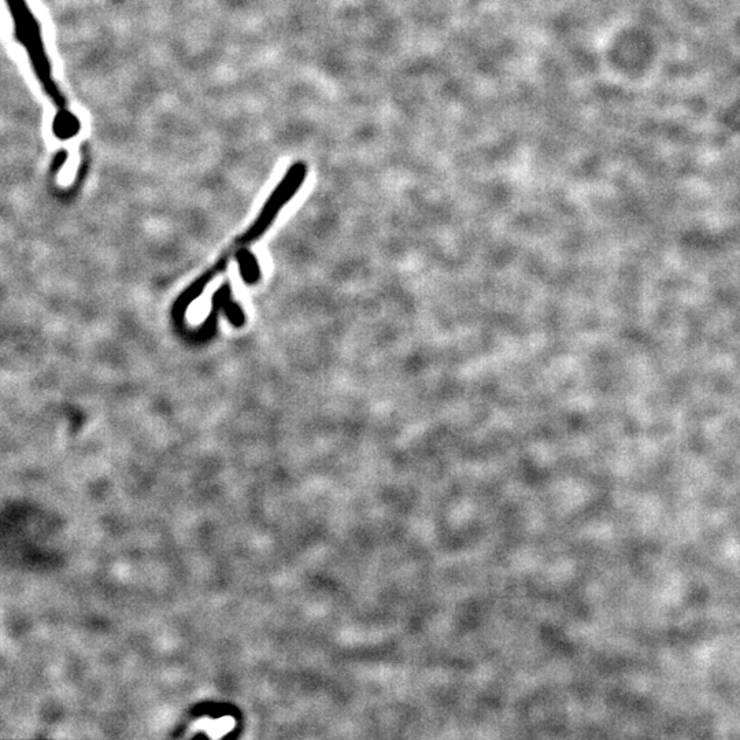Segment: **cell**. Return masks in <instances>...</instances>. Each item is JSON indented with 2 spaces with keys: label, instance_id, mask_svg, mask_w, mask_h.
Returning a JSON list of instances; mask_svg holds the SVG:
<instances>
[{
  "label": "cell",
  "instance_id": "cell-1",
  "mask_svg": "<svg viewBox=\"0 0 740 740\" xmlns=\"http://www.w3.org/2000/svg\"><path fill=\"white\" fill-rule=\"evenodd\" d=\"M6 2L13 16L14 32H16L18 42L27 50L37 79L54 105L61 111H68V102L53 80V73H51L53 70H51L50 59L47 57L46 46H44L42 29H40L35 14L29 9L27 0H6Z\"/></svg>",
  "mask_w": 740,
  "mask_h": 740
},
{
  "label": "cell",
  "instance_id": "cell-2",
  "mask_svg": "<svg viewBox=\"0 0 740 740\" xmlns=\"http://www.w3.org/2000/svg\"><path fill=\"white\" fill-rule=\"evenodd\" d=\"M240 264V273L244 281L249 284L257 283L259 279V268L255 257L249 250L242 249L236 253Z\"/></svg>",
  "mask_w": 740,
  "mask_h": 740
}]
</instances>
